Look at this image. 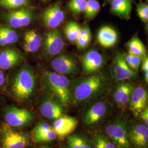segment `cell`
Masks as SVG:
<instances>
[{
	"label": "cell",
	"mask_w": 148,
	"mask_h": 148,
	"mask_svg": "<svg viewBox=\"0 0 148 148\" xmlns=\"http://www.w3.org/2000/svg\"><path fill=\"white\" fill-rule=\"evenodd\" d=\"M43 1H49V0H42Z\"/></svg>",
	"instance_id": "ab89813d"
},
{
	"label": "cell",
	"mask_w": 148,
	"mask_h": 148,
	"mask_svg": "<svg viewBox=\"0 0 148 148\" xmlns=\"http://www.w3.org/2000/svg\"><path fill=\"white\" fill-rule=\"evenodd\" d=\"M2 148H25L29 144V137L24 133L14 131L6 123L1 130Z\"/></svg>",
	"instance_id": "5b68a950"
},
{
	"label": "cell",
	"mask_w": 148,
	"mask_h": 148,
	"mask_svg": "<svg viewBox=\"0 0 148 148\" xmlns=\"http://www.w3.org/2000/svg\"><path fill=\"white\" fill-rule=\"evenodd\" d=\"M103 83L104 77L98 74L82 79L74 89V100L77 102H81L89 99L100 90Z\"/></svg>",
	"instance_id": "3957f363"
},
{
	"label": "cell",
	"mask_w": 148,
	"mask_h": 148,
	"mask_svg": "<svg viewBox=\"0 0 148 148\" xmlns=\"http://www.w3.org/2000/svg\"><path fill=\"white\" fill-rule=\"evenodd\" d=\"M139 116L140 117V118L143 120L144 122L145 125L148 127V107H147L144 110H143L139 115Z\"/></svg>",
	"instance_id": "8d00e7d4"
},
{
	"label": "cell",
	"mask_w": 148,
	"mask_h": 148,
	"mask_svg": "<svg viewBox=\"0 0 148 148\" xmlns=\"http://www.w3.org/2000/svg\"><path fill=\"white\" fill-rule=\"evenodd\" d=\"M51 148V147H48V146H47V145H43V146H41V147H38V148Z\"/></svg>",
	"instance_id": "f35d334b"
},
{
	"label": "cell",
	"mask_w": 148,
	"mask_h": 148,
	"mask_svg": "<svg viewBox=\"0 0 148 148\" xmlns=\"http://www.w3.org/2000/svg\"><path fill=\"white\" fill-rule=\"evenodd\" d=\"M56 137H57V134L53 130V128H52L50 130L43 133L42 135L33 138V140L36 143L49 142L54 140Z\"/></svg>",
	"instance_id": "d6a6232c"
},
{
	"label": "cell",
	"mask_w": 148,
	"mask_h": 148,
	"mask_svg": "<svg viewBox=\"0 0 148 148\" xmlns=\"http://www.w3.org/2000/svg\"><path fill=\"white\" fill-rule=\"evenodd\" d=\"M81 27L76 22L71 21L64 28V34L66 38L71 42H75L79 35Z\"/></svg>",
	"instance_id": "484cf974"
},
{
	"label": "cell",
	"mask_w": 148,
	"mask_h": 148,
	"mask_svg": "<svg viewBox=\"0 0 148 148\" xmlns=\"http://www.w3.org/2000/svg\"><path fill=\"white\" fill-rule=\"evenodd\" d=\"M132 0H112L111 12L122 18L128 20L132 10Z\"/></svg>",
	"instance_id": "7402d4cb"
},
{
	"label": "cell",
	"mask_w": 148,
	"mask_h": 148,
	"mask_svg": "<svg viewBox=\"0 0 148 148\" xmlns=\"http://www.w3.org/2000/svg\"><path fill=\"white\" fill-rule=\"evenodd\" d=\"M133 143L139 147H145L148 142V129L145 125L137 124L133 127L130 133Z\"/></svg>",
	"instance_id": "44dd1931"
},
{
	"label": "cell",
	"mask_w": 148,
	"mask_h": 148,
	"mask_svg": "<svg viewBox=\"0 0 148 148\" xmlns=\"http://www.w3.org/2000/svg\"><path fill=\"white\" fill-rule=\"evenodd\" d=\"M94 143L95 148H117L114 143L101 136H97L95 138Z\"/></svg>",
	"instance_id": "1f68e13d"
},
{
	"label": "cell",
	"mask_w": 148,
	"mask_h": 148,
	"mask_svg": "<svg viewBox=\"0 0 148 148\" xmlns=\"http://www.w3.org/2000/svg\"><path fill=\"white\" fill-rule=\"evenodd\" d=\"M97 37L98 42L102 47H111L116 43L117 34L111 27L104 26L99 30Z\"/></svg>",
	"instance_id": "d6986e66"
},
{
	"label": "cell",
	"mask_w": 148,
	"mask_h": 148,
	"mask_svg": "<svg viewBox=\"0 0 148 148\" xmlns=\"http://www.w3.org/2000/svg\"><path fill=\"white\" fill-rule=\"evenodd\" d=\"M105 131L117 147L120 148H129L127 127L124 122L117 121L111 123L106 127Z\"/></svg>",
	"instance_id": "8992f818"
},
{
	"label": "cell",
	"mask_w": 148,
	"mask_h": 148,
	"mask_svg": "<svg viewBox=\"0 0 148 148\" xmlns=\"http://www.w3.org/2000/svg\"><path fill=\"white\" fill-rule=\"evenodd\" d=\"M104 59L101 53L95 50H90L82 58V69L86 74L95 73L101 69Z\"/></svg>",
	"instance_id": "5bb4252c"
},
{
	"label": "cell",
	"mask_w": 148,
	"mask_h": 148,
	"mask_svg": "<svg viewBox=\"0 0 148 148\" xmlns=\"http://www.w3.org/2000/svg\"><path fill=\"white\" fill-rule=\"evenodd\" d=\"M107 1H112V0H107Z\"/></svg>",
	"instance_id": "60d3db41"
},
{
	"label": "cell",
	"mask_w": 148,
	"mask_h": 148,
	"mask_svg": "<svg viewBox=\"0 0 148 148\" xmlns=\"http://www.w3.org/2000/svg\"><path fill=\"white\" fill-rule=\"evenodd\" d=\"M42 38L34 30L25 32L24 36V49L27 53H35L41 47Z\"/></svg>",
	"instance_id": "ac0fdd59"
},
{
	"label": "cell",
	"mask_w": 148,
	"mask_h": 148,
	"mask_svg": "<svg viewBox=\"0 0 148 148\" xmlns=\"http://www.w3.org/2000/svg\"><path fill=\"white\" fill-rule=\"evenodd\" d=\"M23 60L21 53L13 48L8 47L0 52V68L9 70L15 67Z\"/></svg>",
	"instance_id": "9a60e30c"
},
{
	"label": "cell",
	"mask_w": 148,
	"mask_h": 148,
	"mask_svg": "<svg viewBox=\"0 0 148 148\" xmlns=\"http://www.w3.org/2000/svg\"><path fill=\"white\" fill-rule=\"evenodd\" d=\"M30 3V0H0V7L13 10L27 7Z\"/></svg>",
	"instance_id": "4316f807"
},
{
	"label": "cell",
	"mask_w": 148,
	"mask_h": 148,
	"mask_svg": "<svg viewBox=\"0 0 148 148\" xmlns=\"http://www.w3.org/2000/svg\"><path fill=\"white\" fill-rule=\"evenodd\" d=\"M5 83V76L2 69L0 68V86H2Z\"/></svg>",
	"instance_id": "74e56055"
},
{
	"label": "cell",
	"mask_w": 148,
	"mask_h": 148,
	"mask_svg": "<svg viewBox=\"0 0 148 148\" xmlns=\"http://www.w3.org/2000/svg\"><path fill=\"white\" fill-rule=\"evenodd\" d=\"M142 69L144 73V78L147 83L148 82V58L146 56L143 58L142 63Z\"/></svg>",
	"instance_id": "d590c367"
},
{
	"label": "cell",
	"mask_w": 148,
	"mask_h": 148,
	"mask_svg": "<svg viewBox=\"0 0 148 148\" xmlns=\"http://www.w3.org/2000/svg\"><path fill=\"white\" fill-rule=\"evenodd\" d=\"M143 58L138 56L137 55L134 54L133 53L128 52L127 54L125 55V59L128 65L131 69L134 71L137 70L142 62V59Z\"/></svg>",
	"instance_id": "4dcf8cb0"
},
{
	"label": "cell",
	"mask_w": 148,
	"mask_h": 148,
	"mask_svg": "<svg viewBox=\"0 0 148 148\" xmlns=\"http://www.w3.org/2000/svg\"><path fill=\"white\" fill-rule=\"evenodd\" d=\"M65 43L60 32L53 29L48 32L43 41V51L48 57L58 54L63 49Z\"/></svg>",
	"instance_id": "52a82bcc"
},
{
	"label": "cell",
	"mask_w": 148,
	"mask_h": 148,
	"mask_svg": "<svg viewBox=\"0 0 148 148\" xmlns=\"http://www.w3.org/2000/svg\"><path fill=\"white\" fill-rule=\"evenodd\" d=\"M101 10V5L97 0H87L86 7L84 13L85 16L88 19H92L95 18Z\"/></svg>",
	"instance_id": "83f0119b"
},
{
	"label": "cell",
	"mask_w": 148,
	"mask_h": 148,
	"mask_svg": "<svg viewBox=\"0 0 148 148\" xmlns=\"http://www.w3.org/2000/svg\"><path fill=\"white\" fill-rule=\"evenodd\" d=\"M40 112L43 116L49 119L56 120L63 115L62 106L56 101L48 99L43 102L40 107Z\"/></svg>",
	"instance_id": "ffe728a7"
},
{
	"label": "cell",
	"mask_w": 148,
	"mask_h": 148,
	"mask_svg": "<svg viewBox=\"0 0 148 148\" xmlns=\"http://www.w3.org/2000/svg\"><path fill=\"white\" fill-rule=\"evenodd\" d=\"M33 118L30 111L14 106L9 108L5 112L6 123L12 128L24 126L32 121Z\"/></svg>",
	"instance_id": "ba28073f"
},
{
	"label": "cell",
	"mask_w": 148,
	"mask_h": 148,
	"mask_svg": "<svg viewBox=\"0 0 148 148\" xmlns=\"http://www.w3.org/2000/svg\"><path fill=\"white\" fill-rule=\"evenodd\" d=\"M42 19L46 27L55 29L64 21L65 13L58 3H54L43 11Z\"/></svg>",
	"instance_id": "9c48e42d"
},
{
	"label": "cell",
	"mask_w": 148,
	"mask_h": 148,
	"mask_svg": "<svg viewBox=\"0 0 148 148\" xmlns=\"http://www.w3.org/2000/svg\"><path fill=\"white\" fill-rule=\"evenodd\" d=\"M131 84L123 82L118 85L114 94V99L119 107L123 108L127 106L133 90Z\"/></svg>",
	"instance_id": "2e32d148"
},
{
	"label": "cell",
	"mask_w": 148,
	"mask_h": 148,
	"mask_svg": "<svg viewBox=\"0 0 148 148\" xmlns=\"http://www.w3.org/2000/svg\"><path fill=\"white\" fill-rule=\"evenodd\" d=\"M18 39V35L14 30L6 26L0 27V46L15 43Z\"/></svg>",
	"instance_id": "603a6c76"
},
{
	"label": "cell",
	"mask_w": 148,
	"mask_h": 148,
	"mask_svg": "<svg viewBox=\"0 0 148 148\" xmlns=\"http://www.w3.org/2000/svg\"><path fill=\"white\" fill-rule=\"evenodd\" d=\"M78 125V121L74 117L62 115L55 120L53 123V130L60 139L73 132Z\"/></svg>",
	"instance_id": "8fae6325"
},
{
	"label": "cell",
	"mask_w": 148,
	"mask_h": 148,
	"mask_svg": "<svg viewBox=\"0 0 148 148\" xmlns=\"http://www.w3.org/2000/svg\"><path fill=\"white\" fill-rule=\"evenodd\" d=\"M51 66L56 73L63 75L75 74L77 71L75 60L66 54H60L53 59L51 62Z\"/></svg>",
	"instance_id": "30bf717a"
},
{
	"label": "cell",
	"mask_w": 148,
	"mask_h": 148,
	"mask_svg": "<svg viewBox=\"0 0 148 148\" xmlns=\"http://www.w3.org/2000/svg\"><path fill=\"white\" fill-rule=\"evenodd\" d=\"M106 111L107 106L104 102L96 103L86 112L84 117V122L88 125L95 124L105 115Z\"/></svg>",
	"instance_id": "e0dca14e"
},
{
	"label": "cell",
	"mask_w": 148,
	"mask_h": 148,
	"mask_svg": "<svg viewBox=\"0 0 148 148\" xmlns=\"http://www.w3.org/2000/svg\"><path fill=\"white\" fill-rule=\"evenodd\" d=\"M68 143L70 148H92L86 139L78 135L69 136Z\"/></svg>",
	"instance_id": "f1b7e54d"
},
{
	"label": "cell",
	"mask_w": 148,
	"mask_h": 148,
	"mask_svg": "<svg viewBox=\"0 0 148 148\" xmlns=\"http://www.w3.org/2000/svg\"><path fill=\"white\" fill-rule=\"evenodd\" d=\"M52 127L48 123L41 122L37 124L32 131V138L37 137L50 130Z\"/></svg>",
	"instance_id": "836d02e7"
},
{
	"label": "cell",
	"mask_w": 148,
	"mask_h": 148,
	"mask_svg": "<svg viewBox=\"0 0 148 148\" xmlns=\"http://www.w3.org/2000/svg\"><path fill=\"white\" fill-rule=\"evenodd\" d=\"M91 40L92 34L90 27L88 26H84L81 27L75 43L79 49H84L88 46Z\"/></svg>",
	"instance_id": "d4e9b609"
},
{
	"label": "cell",
	"mask_w": 148,
	"mask_h": 148,
	"mask_svg": "<svg viewBox=\"0 0 148 148\" xmlns=\"http://www.w3.org/2000/svg\"><path fill=\"white\" fill-rule=\"evenodd\" d=\"M128 52L144 58L147 55V50L142 41L138 36L133 37L127 43Z\"/></svg>",
	"instance_id": "cb8c5ba5"
},
{
	"label": "cell",
	"mask_w": 148,
	"mask_h": 148,
	"mask_svg": "<svg viewBox=\"0 0 148 148\" xmlns=\"http://www.w3.org/2000/svg\"><path fill=\"white\" fill-rule=\"evenodd\" d=\"M138 16L143 23L148 24V5L144 3H140L137 5Z\"/></svg>",
	"instance_id": "e575fe53"
},
{
	"label": "cell",
	"mask_w": 148,
	"mask_h": 148,
	"mask_svg": "<svg viewBox=\"0 0 148 148\" xmlns=\"http://www.w3.org/2000/svg\"><path fill=\"white\" fill-rule=\"evenodd\" d=\"M35 13L33 8L27 6L9 10L2 14V18L14 28H21L29 25L35 19Z\"/></svg>",
	"instance_id": "277c9868"
},
{
	"label": "cell",
	"mask_w": 148,
	"mask_h": 148,
	"mask_svg": "<svg viewBox=\"0 0 148 148\" xmlns=\"http://www.w3.org/2000/svg\"><path fill=\"white\" fill-rule=\"evenodd\" d=\"M87 0H70L68 6L70 11L75 14L84 12L86 7Z\"/></svg>",
	"instance_id": "f546056e"
},
{
	"label": "cell",
	"mask_w": 148,
	"mask_h": 148,
	"mask_svg": "<svg viewBox=\"0 0 148 148\" xmlns=\"http://www.w3.org/2000/svg\"><path fill=\"white\" fill-rule=\"evenodd\" d=\"M35 87V78L32 69L25 66L21 69L13 80L12 90L18 100L25 101L32 95Z\"/></svg>",
	"instance_id": "6da1fadb"
},
{
	"label": "cell",
	"mask_w": 148,
	"mask_h": 148,
	"mask_svg": "<svg viewBox=\"0 0 148 148\" xmlns=\"http://www.w3.org/2000/svg\"><path fill=\"white\" fill-rule=\"evenodd\" d=\"M113 72L115 79L121 81L131 79L136 76V72L128 65L125 55L120 52L117 53L114 58Z\"/></svg>",
	"instance_id": "7c38bea8"
},
{
	"label": "cell",
	"mask_w": 148,
	"mask_h": 148,
	"mask_svg": "<svg viewBox=\"0 0 148 148\" xmlns=\"http://www.w3.org/2000/svg\"><path fill=\"white\" fill-rule=\"evenodd\" d=\"M45 77L48 87L62 105L68 106L71 99L69 79L65 75L48 71L45 73Z\"/></svg>",
	"instance_id": "7a4b0ae2"
},
{
	"label": "cell",
	"mask_w": 148,
	"mask_h": 148,
	"mask_svg": "<svg viewBox=\"0 0 148 148\" xmlns=\"http://www.w3.org/2000/svg\"><path fill=\"white\" fill-rule=\"evenodd\" d=\"M148 93L142 87H138L133 90L130 100V109L133 114L136 117L147 107Z\"/></svg>",
	"instance_id": "4fadbf2b"
}]
</instances>
